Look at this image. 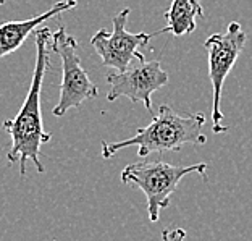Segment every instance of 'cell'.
Masks as SVG:
<instances>
[{"mask_svg":"<svg viewBox=\"0 0 252 241\" xmlns=\"http://www.w3.org/2000/svg\"><path fill=\"white\" fill-rule=\"evenodd\" d=\"M205 115L202 112L183 117L170 105H160L152 122L139 128L134 136L117 142H102V157L110 159L125 147L136 146L137 156L147 157L152 152L181 151L188 144H205L207 136L202 133Z\"/></svg>","mask_w":252,"mask_h":241,"instance_id":"2","label":"cell"},{"mask_svg":"<svg viewBox=\"0 0 252 241\" xmlns=\"http://www.w3.org/2000/svg\"><path fill=\"white\" fill-rule=\"evenodd\" d=\"M5 2H7V0H0V5H3Z\"/></svg>","mask_w":252,"mask_h":241,"instance_id":"11","label":"cell"},{"mask_svg":"<svg viewBox=\"0 0 252 241\" xmlns=\"http://www.w3.org/2000/svg\"><path fill=\"white\" fill-rule=\"evenodd\" d=\"M52 31L49 28H41L34 31L36 36V63L31 79L30 91L23 102L20 112L15 118L5 120L3 131L11 136V147L7 154L8 162L18 164L20 175H26V164L31 162L36 165L39 173H44L45 169L41 164L39 154L41 146L52 139V135L45 133L42 125L41 112V93L44 76L50 67V52H52Z\"/></svg>","mask_w":252,"mask_h":241,"instance_id":"1","label":"cell"},{"mask_svg":"<svg viewBox=\"0 0 252 241\" xmlns=\"http://www.w3.org/2000/svg\"><path fill=\"white\" fill-rule=\"evenodd\" d=\"M78 5V0H62L57 2L50 10L42 15H37L30 20L23 21H7L0 25V60L3 57L16 52L31 33H34L39 26L54 16L63 13V11L73 10Z\"/></svg>","mask_w":252,"mask_h":241,"instance_id":"8","label":"cell"},{"mask_svg":"<svg viewBox=\"0 0 252 241\" xmlns=\"http://www.w3.org/2000/svg\"><path fill=\"white\" fill-rule=\"evenodd\" d=\"M207 169L209 165L204 162L183 167L162 160H144L126 165L122 170V181L125 185L139 188L146 194L149 219L151 222H157L160 210L170 206V198L176 191L180 181L191 173H197L205 178Z\"/></svg>","mask_w":252,"mask_h":241,"instance_id":"3","label":"cell"},{"mask_svg":"<svg viewBox=\"0 0 252 241\" xmlns=\"http://www.w3.org/2000/svg\"><path fill=\"white\" fill-rule=\"evenodd\" d=\"M162 241H186V232L183 228H165Z\"/></svg>","mask_w":252,"mask_h":241,"instance_id":"10","label":"cell"},{"mask_svg":"<svg viewBox=\"0 0 252 241\" xmlns=\"http://www.w3.org/2000/svg\"><path fill=\"white\" fill-rule=\"evenodd\" d=\"M129 11V8H123L120 13L113 16L112 33L99 30L91 37V45L100 57L102 65L107 68H115L117 71L128 70L133 60L146 62L141 49L147 47L151 39L154 37V34H133L126 31V21H128Z\"/></svg>","mask_w":252,"mask_h":241,"instance_id":"6","label":"cell"},{"mask_svg":"<svg viewBox=\"0 0 252 241\" xmlns=\"http://www.w3.org/2000/svg\"><path fill=\"white\" fill-rule=\"evenodd\" d=\"M52 50L62 60L60 97L52 113L55 117H63L70 108H78L84 101L95 99L99 91L91 81L89 73L84 70L78 55V41L63 26L52 34Z\"/></svg>","mask_w":252,"mask_h":241,"instance_id":"5","label":"cell"},{"mask_svg":"<svg viewBox=\"0 0 252 241\" xmlns=\"http://www.w3.org/2000/svg\"><path fill=\"white\" fill-rule=\"evenodd\" d=\"M107 83L110 91L107 101H117L118 97H128L131 102H142L152 113V94L170 81L168 73L163 70L158 60L139 62L125 71L108 73Z\"/></svg>","mask_w":252,"mask_h":241,"instance_id":"7","label":"cell"},{"mask_svg":"<svg viewBox=\"0 0 252 241\" xmlns=\"http://www.w3.org/2000/svg\"><path fill=\"white\" fill-rule=\"evenodd\" d=\"M167 26L163 30L154 33L157 34L170 33L175 37L189 36L196 31L197 18H204V8L200 0H171V5L165 11Z\"/></svg>","mask_w":252,"mask_h":241,"instance_id":"9","label":"cell"},{"mask_svg":"<svg viewBox=\"0 0 252 241\" xmlns=\"http://www.w3.org/2000/svg\"><path fill=\"white\" fill-rule=\"evenodd\" d=\"M246 33L238 21H231L225 33L212 34L204 42L209 55V78L214 89V104H212V131L215 135L226 133L228 126L223 123L221 113V91L226 76L233 70L238 57L241 55L246 44Z\"/></svg>","mask_w":252,"mask_h":241,"instance_id":"4","label":"cell"}]
</instances>
